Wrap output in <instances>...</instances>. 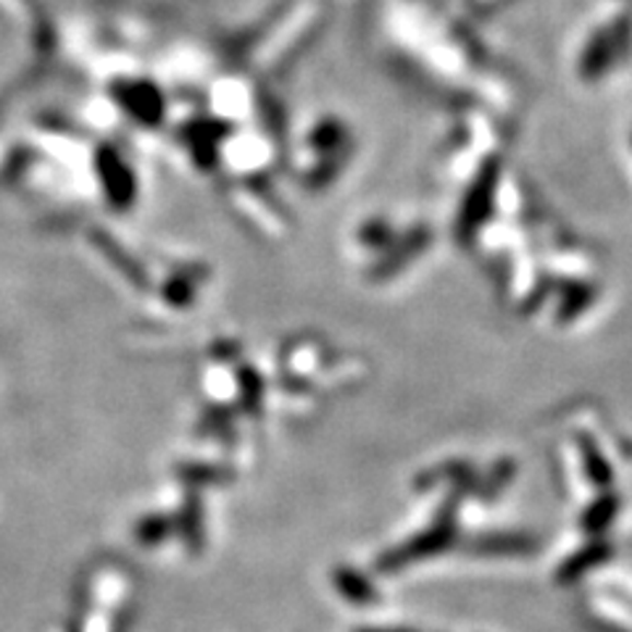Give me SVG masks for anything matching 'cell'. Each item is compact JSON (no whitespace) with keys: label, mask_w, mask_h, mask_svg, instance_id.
Instances as JSON below:
<instances>
[{"label":"cell","mask_w":632,"mask_h":632,"mask_svg":"<svg viewBox=\"0 0 632 632\" xmlns=\"http://www.w3.org/2000/svg\"><path fill=\"white\" fill-rule=\"evenodd\" d=\"M601 546H596V548H590V551H585L583 557H577V559H572V561H566L564 564V577H577L580 572H583V566H588L596 561L598 557H601V551H598Z\"/></svg>","instance_id":"obj_1"},{"label":"cell","mask_w":632,"mask_h":632,"mask_svg":"<svg viewBox=\"0 0 632 632\" xmlns=\"http://www.w3.org/2000/svg\"><path fill=\"white\" fill-rule=\"evenodd\" d=\"M383 632H390V630H383Z\"/></svg>","instance_id":"obj_2"}]
</instances>
